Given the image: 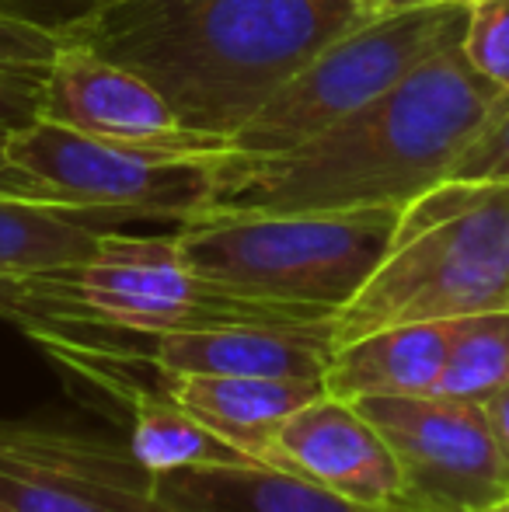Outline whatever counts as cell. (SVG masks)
I'll return each mask as SVG.
<instances>
[{
	"mask_svg": "<svg viewBox=\"0 0 509 512\" xmlns=\"http://www.w3.org/2000/svg\"><path fill=\"white\" fill-rule=\"evenodd\" d=\"M506 105L509 91L475 74L461 42H450L398 88L300 147L279 154L224 150L206 213L408 206L447 182L457 157Z\"/></svg>",
	"mask_w": 509,
	"mask_h": 512,
	"instance_id": "1",
	"label": "cell"
},
{
	"mask_svg": "<svg viewBox=\"0 0 509 512\" xmlns=\"http://www.w3.org/2000/svg\"><path fill=\"white\" fill-rule=\"evenodd\" d=\"M367 18L360 0H88L56 32L143 77L182 126L231 143L300 67Z\"/></svg>",
	"mask_w": 509,
	"mask_h": 512,
	"instance_id": "2",
	"label": "cell"
},
{
	"mask_svg": "<svg viewBox=\"0 0 509 512\" xmlns=\"http://www.w3.org/2000/svg\"><path fill=\"white\" fill-rule=\"evenodd\" d=\"M489 310H509V182L447 178L401 206L381 265L335 314L332 345Z\"/></svg>",
	"mask_w": 509,
	"mask_h": 512,
	"instance_id": "3",
	"label": "cell"
},
{
	"mask_svg": "<svg viewBox=\"0 0 509 512\" xmlns=\"http://www.w3.org/2000/svg\"><path fill=\"white\" fill-rule=\"evenodd\" d=\"M0 317L32 328L81 324L116 335H164V331L231 328H314L332 314L307 307L265 304L206 283L182 262L175 234L136 237L105 230L88 258L32 276L0 279Z\"/></svg>",
	"mask_w": 509,
	"mask_h": 512,
	"instance_id": "4",
	"label": "cell"
},
{
	"mask_svg": "<svg viewBox=\"0 0 509 512\" xmlns=\"http://www.w3.org/2000/svg\"><path fill=\"white\" fill-rule=\"evenodd\" d=\"M398 213H206L178 223L175 241L182 262L220 290L335 317L381 265Z\"/></svg>",
	"mask_w": 509,
	"mask_h": 512,
	"instance_id": "5",
	"label": "cell"
},
{
	"mask_svg": "<svg viewBox=\"0 0 509 512\" xmlns=\"http://www.w3.org/2000/svg\"><path fill=\"white\" fill-rule=\"evenodd\" d=\"M0 192L109 220L189 223L210 209L220 154H157L35 119L0 140Z\"/></svg>",
	"mask_w": 509,
	"mask_h": 512,
	"instance_id": "6",
	"label": "cell"
},
{
	"mask_svg": "<svg viewBox=\"0 0 509 512\" xmlns=\"http://www.w3.org/2000/svg\"><path fill=\"white\" fill-rule=\"evenodd\" d=\"M464 21V0H433L367 18L300 67L262 112L231 136L227 150L279 154L314 140L335 122L398 88L450 42H461Z\"/></svg>",
	"mask_w": 509,
	"mask_h": 512,
	"instance_id": "7",
	"label": "cell"
},
{
	"mask_svg": "<svg viewBox=\"0 0 509 512\" xmlns=\"http://www.w3.org/2000/svg\"><path fill=\"white\" fill-rule=\"evenodd\" d=\"M356 405L398 460L405 512H485L509 492L482 405L443 394L360 398Z\"/></svg>",
	"mask_w": 509,
	"mask_h": 512,
	"instance_id": "8",
	"label": "cell"
},
{
	"mask_svg": "<svg viewBox=\"0 0 509 512\" xmlns=\"http://www.w3.org/2000/svg\"><path fill=\"white\" fill-rule=\"evenodd\" d=\"M0 502L14 512H157L154 474L102 436L0 418Z\"/></svg>",
	"mask_w": 509,
	"mask_h": 512,
	"instance_id": "9",
	"label": "cell"
},
{
	"mask_svg": "<svg viewBox=\"0 0 509 512\" xmlns=\"http://www.w3.org/2000/svg\"><path fill=\"white\" fill-rule=\"evenodd\" d=\"M105 143L157 150V154H224L227 140L182 126L171 105L133 70L70 46L56 53L42 84V115Z\"/></svg>",
	"mask_w": 509,
	"mask_h": 512,
	"instance_id": "10",
	"label": "cell"
},
{
	"mask_svg": "<svg viewBox=\"0 0 509 512\" xmlns=\"http://www.w3.org/2000/svg\"><path fill=\"white\" fill-rule=\"evenodd\" d=\"M269 467L290 471L363 506H405L401 467L381 429L356 401L328 391L279 422L269 439Z\"/></svg>",
	"mask_w": 509,
	"mask_h": 512,
	"instance_id": "11",
	"label": "cell"
},
{
	"mask_svg": "<svg viewBox=\"0 0 509 512\" xmlns=\"http://www.w3.org/2000/svg\"><path fill=\"white\" fill-rule=\"evenodd\" d=\"M147 349L136 356L168 377H279L325 380L332 359V324L314 328H269V324H231L143 335Z\"/></svg>",
	"mask_w": 509,
	"mask_h": 512,
	"instance_id": "12",
	"label": "cell"
},
{
	"mask_svg": "<svg viewBox=\"0 0 509 512\" xmlns=\"http://www.w3.org/2000/svg\"><path fill=\"white\" fill-rule=\"evenodd\" d=\"M157 512H405L342 499L269 464L154 474Z\"/></svg>",
	"mask_w": 509,
	"mask_h": 512,
	"instance_id": "13",
	"label": "cell"
},
{
	"mask_svg": "<svg viewBox=\"0 0 509 512\" xmlns=\"http://www.w3.org/2000/svg\"><path fill=\"white\" fill-rule=\"evenodd\" d=\"M450 352V321L398 324L335 345L325 391L335 398H415L436 394Z\"/></svg>",
	"mask_w": 509,
	"mask_h": 512,
	"instance_id": "14",
	"label": "cell"
},
{
	"mask_svg": "<svg viewBox=\"0 0 509 512\" xmlns=\"http://www.w3.org/2000/svg\"><path fill=\"white\" fill-rule=\"evenodd\" d=\"M161 391L238 450L269 464V439L283 418L325 394V380L279 377H168Z\"/></svg>",
	"mask_w": 509,
	"mask_h": 512,
	"instance_id": "15",
	"label": "cell"
},
{
	"mask_svg": "<svg viewBox=\"0 0 509 512\" xmlns=\"http://www.w3.org/2000/svg\"><path fill=\"white\" fill-rule=\"evenodd\" d=\"M129 450L147 467L150 474L192 471V467H234V464H258L245 450L213 432L206 422L189 415L182 405L157 391H133L129 394Z\"/></svg>",
	"mask_w": 509,
	"mask_h": 512,
	"instance_id": "16",
	"label": "cell"
},
{
	"mask_svg": "<svg viewBox=\"0 0 509 512\" xmlns=\"http://www.w3.org/2000/svg\"><path fill=\"white\" fill-rule=\"evenodd\" d=\"M509 387V310L450 321V352L436 394L482 405Z\"/></svg>",
	"mask_w": 509,
	"mask_h": 512,
	"instance_id": "17",
	"label": "cell"
},
{
	"mask_svg": "<svg viewBox=\"0 0 509 512\" xmlns=\"http://www.w3.org/2000/svg\"><path fill=\"white\" fill-rule=\"evenodd\" d=\"M461 53L475 74L509 91V0H468Z\"/></svg>",
	"mask_w": 509,
	"mask_h": 512,
	"instance_id": "18",
	"label": "cell"
},
{
	"mask_svg": "<svg viewBox=\"0 0 509 512\" xmlns=\"http://www.w3.org/2000/svg\"><path fill=\"white\" fill-rule=\"evenodd\" d=\"M60 49L63 39L56 25H39V21L0 7V63L4 67H49Z\"/></svg>",
	"mask_w": 509,
	"mask_h": 512,
	"instance_id": "19",
	"label": "cell"
},
{
	"mask_svg": "<svg viewBox=\"0 0 509 512\" xmlns=\"http://www.w3.org/2000/svg\"><path fill=\"white\" fill-rule=\"evenodd\" d=\"M450 182H509V105L450 168Z\"/></svg>",
	"mask_w": 509,
	"mask_h": 512,
	"instance_id": "20",
	"label": "cell"
},
{
	"mask_svg": "<svg viewBox=\"0 0 509 512\" xmlns=\"http://www.w3.org/2000/svg\"><path fill=\"white\" fill-rule=\"evenodd\" d=\"M46 67H4L0 63V133H11L42 115Z\"/></svg>",
	"mask_w": 509,
	"mask_h": 512,
	"instance_id": "21",
	"label": "cell"
},
{
	"mask_svg": "<svg viewBox=\"0 0 509 512\" xmlns=\"http://www.w3.org/2000/svg\"><path fill=\"white\" fill-rule=\"evenodd\" d=\"M482 408H485V418H489L492 439H496L499 460H503V467L509 474V387L496 391L489 401H482Z\"/></svg>",
	"mask_w": 509,
	"mask_h": 512,
	"instance_id": "22",
	"label": "cell"
},
{
	"mask_svg": "<svg viewBox=\"0 0 509 512\" xmlns=\"http://www.w3.org/2000/svg\"><path fill=\"white\" fill-rule=\"evenodd\" d=\"M363 11L370 14V18H377V14H387V11H398V7H415L422 4V0H360Z\"/></svg>",
	"mask_w": 509,
	"mask_h": 512,
	"instance_id": "23",
	"label": "cell"
},
{
	"mask_svg": "<svg viewBox=\"0 0 509 512\" xmlns=\"http://www.w3.org/2000/svg\"><path fill=\"white\" fill-rule=\"evenodd\" d=\"M485 512H509V492H506V495H499V499L492 502V506L485 509Z\"/></svg>",
	"mask_w": 509,
	"mask_h": 512,
	"instance_id": "24",
	"label": "cell"
},
{
	"mask_svg": "<svg viewBox=\"0 0 509 512\" xmlns=\"http://www.w3.org/2000/svg\"><path fill=\"white\" fill-rule=\"evenodd\" d=\"M0 140H4V133H0ZM0 171H4V154H0Z\"/></svg>",
	"mask_w": 509,
	"mask_h": 512,
	"instance_id": "25",
	"label": "cell"
},
{
	"mask_svg": "<svg viewBox=\"0 0 509 512\" xmlns=\"http://www.w3.org/2000/svg\"><path fill=\"white\" fill-rule=\"evenodd\" d=\"M0 512H14V509H7V506H4V502H0Z\"/></svg>",
	"mask_w": 509,
	"mask_h": 512,
	"instance_id": "26",
	"label": "cell"
},
{
	"mask_svg": "<svg viewBox=\"0 0 509 512\" xmlns=\"http://www.w3.org/2000/svg\"><path fill=\"white\" fill-rule=\"evenodd\" d=\"M422 4H433V0H422ZM464 4H468V0H464Z\"/></svg>",
	"mask_w": 509,
	"mask_h": 512,
	"instance_id": "27",
	"label": "cell"
}]
</instances>
